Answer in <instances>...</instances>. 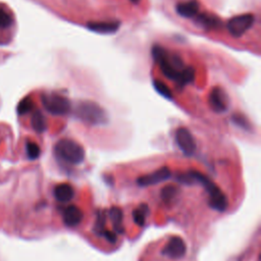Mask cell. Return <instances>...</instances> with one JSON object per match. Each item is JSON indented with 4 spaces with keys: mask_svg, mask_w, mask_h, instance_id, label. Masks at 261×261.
Segmentation results:
<instances>
[{
    "mask_svg": "<svg viewBox=\"0 0 261 261\" xmlns=\"http://www.w3.org/2000/svg\"><path fill=\"white\" fill-rule=\"evenodd\" d=\"M151 53L153 59L160 66L162 73L167 79L176 82L179 86H185L186 66L179 55L171 53L159 45H154Z\"/></svg>",
    "mask_w": 261,
    "mask_h": 261,
    "instance_id": "6da1fadb",
    "label": "cell"
},
{
    "mask_svg": "<svg viewBox=\"0 0 261 261\" xmlns=\"http://www.w3.org/2000/svg\"><path fill=\"white\" fill-rule=\"evenodd\" d=\"M189 173L193 179V182H199L205 188L209 196L208 204L211 208L219 212H222L227 208V199L225 195L209 177L196 170H192Z\"/></svg>",
    "mask_w": 261,
    "mask_h": 261,
    "instance_id": "7a4b0ae2",
    "label": "cell"
},
{
    "mask_svg": "<svg viewBox=\"0 0 261 261\" xmlns=\"http://www.w3.org/2000/svg\"><path fill=\"white\" fill-rule=\"evenodd\" d=\"M56 157L69 164H80L85 159L84 148L73 140L61 139L54 146Z\"/></svg>",
    "mask_w": 261,
    "mask_h": 261,
    "instance_id": "3957f363",
    "label": "cell"
},
{
    "mask_svg": "<svg viewBox=\"0 0 261 261\" xmlns=\"http://www.w3.org/2000/svg\"><path fill=\"white\" fill-rule=\"evenodd\" d=\"M75 116L89 124H104L107 122V115L104 109L93 101L80 102L74 110Z\"/></svg>",
    "mask_w": 261,
    "mask_h": 261,
    "instance_id": "277c9868",
    "label": "cell"
},
{
    "mask_svg": "<svg viewBox=\"0 0 261 261\" xmlns=\"http://www.w3.org/2000/svg\"><path fill=\"white\" fill-rule=\"evenodd\" d=\"M44 108L53 115H63L69 112L71 108L70 101L59 94H43L41 97Z\"/></svg>",
    "mask_w": 261,
    "mask_h": 261,
    "instance_id": "5b68a950",
    "label": "cell"
},
{
    "mask_svg": "<svg viewBox=\"0 0 261 261\" xmlns=\"http://www.w3.org/2000/svg\"><path fill=\"white\" fill-rule=\"evenodd\" d=\"M254 21L255 16L252 13L236 15L227 21V31L232 37H241L253 25Z\"/></svg>",
    "mask_w": 261,
    "mask_h": 261,
    "instance_id": "8992f818",
    "label": "cell"
},
{
    "mask_svg": "<svg viewBox=\"0 0 261 261\" xmlns=\"http://www.w3.org/2000/svg\"><path fill=\"white\" fill-rule=\"evenodd\" d=\"M175 142L186 156H192L196 151V142L187 127H178L175 132Z\"/></svg>",
    "mask_w": 261,
    "mask_h": 261,
    "instance_id": "52a82bcc",
    "label": "cell"
},
{
    "mask_svg": "<svg viewBox=\"0 0 261 261\" xmlns=\"http://www.w3.org/2000/svg\"><path fill=\"white\" fill-rule=\"evenodd\" d=\"M171 175V171L167 166H162L159 169L142 175L137 179V184L141 187H147V186H152V185H156L159 184L161 181H164L166 179H168Z\"/></svg>",
    "mask_w": 261,
    "mask_h": 261,
    "instance_id": "ba28073f",
    "label": "cell"
},
{
    "mask_svg": "<svg viewBox=\"0 0 261 261\" xmlns=\"http://www.w3.org/2000/svg\"><path fill=\"white\" fill-rule=\"evenodd\" d=\"M187 246L180 237H172L162 250V254L172 259H178L185 256Z\"/></svg>",
    "mask_w": 261,
    "mask_h": 261,
    "instance_id": "9c48e42d",
    "label": "cell"
},
{
    "mask_svg": "<svg viewBox=\"0 0 261 261\" xmlns=\"http://www.w3.org/2000/svg\"><path fill=\"white\" fill-rule=\"evenodd\" d=\"M209 104L213 111L217 113L224 112L228 108V97L221 88L215 87L209 95Z\"/></svg>",
    "mask_w": 261,
    "mask_h": 261,
    "instance_id": "30bf717a",
    "label": "cell"
},
{
    "mask_svg": "<svg viewBox=\"0 0 261 261\" xmlns=\"http://www.w3.org/2000/svg\"><path fill=\"white\" fill-rule=\"evenodd\" d=\"M83 212L82 210L75 205L66 206L62 212V219L66 226L74 227L79 225L83 219Z\"/></svg>",
    "mask_w": 261,
    "mask_h": 261,
    "instance_id": "8fae6325",
    "label": "cell"
},
{
    "mask_svg": "<svg viewBox=\"0 0 261 261\" xmlns=\"http://www.w3.org/2000/svg\"><path fill=\"white\" fill-rule=\"evenodd\" d=\"M199 9H200V3L198 0L184 1L176 4V7H175L177 14L186 18H191L196 16L199 13Z\"/></svg>",
    "mask_w": 261,
    "mask_h": 261,
    "instance_id": "7c38bea8",
    "label": "cell"
},
{
    "mask_svg": "<svg viewBox=\"0 0 261 261\" xmlns=\"http://www.w3.org/2000/svg\"><path fill=\"white\" fill-rule=\"evenodd\" d=\"M120 25L119 21L110 20V21H90L87 23V27L90 31L99 33V34H112L118 30Z\"/></svg>",
    "mask_w": 261,
    "mask_h": 261,
    "instance_id": "4fadbf2b",
    "label": "cell"
},
{
    "mask_svg": "<svg viewBox=\"0 0 261 261\" xmlns=\"http://www.w3.org/2000/svg\"><path fill=\"white\" fill-rule=\"evenodd\" d=\"M196 21L200 27L205 30H216L219 29L221 25V19L217 15L209 12H203L201 14H198Z\"/></svg>",
    "mask_w": 261,
    "mask_h": 261,
    "instance_id": "5bb4252c",
    "label": "cell"
},
{
    "mask_svg": "<svg viewBox=\"0 0 261 261\" xmlns=\"http://www.w3.org/2000/svg\"><path fill=\"white\" fill-rule=\"evenodd\" d=\"M54 198L60 203L69 202L74 196V190L69 184H60L53 191Z\"/></svg>",
    "mask_w": 261,
    "mask_h": 261,
    "instance_id": "9a60e30c",
    "label": "cell"
},
{
    "mask_svg": "<svg viewBox=\"0 0 261 261\" xmlns=\"http://www.w3.org/2000/svg\"><path fill=\"white\" fill-rule=\"evenodd\" d=\"M108 212H109V217L111 219L114 230L118 233H122L124 231V229H123V225H122L123 214H122L121 209L119 207L113 206L109 209Z\"/></svg>",
    "mask_w": 261,
    "mask_h": 261,
    "instance_id": "2e32d148",
    "label": "cell"
},
{
    "mask_svg": "<svg viewBox=\"0 0 261 261\" xmlns=\"http://www.w3.org/2000/svg\"><path fill=\"white\" fill-rule=\"evenodd\" d=\"M32 126L37 133H43L47 128V122L45 116L42 114L41 111L36 110L32 115Z\"/></svg>",
    "mask_w": 261,
    "mask_h": 261,
    "instance_id": "e0dca14e",
    "label": "cell"
},
{
    "mask_svg": "<svg viewBox=\"0 0 261 261\" xmlns=\"http://www.w3.org/2000/svg\"><path fill=\"white\" fill-rule=\"evenodd\" d=\"M149 213V207L147 204H141L138 208H136L133 212V218L136 224L139 226H143L146 222V216Z\"/></svg>",
    "mask_w": 261,
    "mask_h": 261,
    "instance_id": "ac0fdd59",
    "label": "cell"
},
{
    "mask_svg": "<svg viewBox=\"0 0 261 261\" xmlns=\"http://www.w3.org/2000/svg\"><path fill=\"white\" fill-rule=\"evenodd\" d=\"M178 189L174 186H166L161 190V198L165 202L172 201L178 194Z\"/></svg>",
    "mask_w": 261,
    "mask_h": 261,
    "instance_id": "d6986e66",
    "label": "cell"
},
{
    "mask_svg": "<svg viewBox=\"0 0 261 261\" xmlns=\"http://www.w3.org/2000/svg\"><path fill=\"white\" fill-rule=\"evenodd\" d=\"M34 108V102L31 99V97H25L20 100V102L17 105V112L19 114H25L30 112Z\"/></svg>",
    "mask_w": 261,
    "mask_h": 261,
    "instance_id": "ffe728a7",
    "label": "cell"
},
{
    "mask_svg": "<svg viewBox=\"0 0 261 261\" xmlns=\"http://www.w3.org/2000/svg\"><path fill=\"white\" fill-rule=\"evenodd\" d=\"M25 151H27V155L31 160H35L37 159L40 154H41V150L40 147L34 143V142H28L25 144Z\"/></svg>",
    "mask_w": 261,
    "mask_h": 261,
    "instance_id": "44dd1931",
    "label": "cell"
},
{
    "mask_svg": "<svg viewBox=\"0 0 261 261\" xmlns=\"http://www.w3.org/2000/svg\"><path fill=\"white\" fill-rule=\"evenodd\" d=\"M153 86H154V88L156 89V91H157L160 95H162L163 97H165V98H167V99H171V98H172L171 91H170L169 88H168L165 84H163L162 82L156 80V81L153 82Z\"/></svg>",
    "mask_w": 261,
    "mask_h": 261,
    "instance_id": "7402d4cb",
    "label": "cell"
},
{
    "mask_svg": "<svg viewBox=\"0 0 261 261\" xmlns=\"http://www.w3.org/2000/svg\"><path fill=\"white\" fill-rule=\"evenodd\" d=\"M11 23H12V18L10 16V14L0 8V28L6 29V28L10 27Z\"/></svg>",
    "mask_w": 261,
    "mask_h": 261,
    "instance_id": "603a6c76",
    "label": "cell"
},
{
    "mask_svg": "<svg viewBox=\"0 0 261 261\" xmlns=\"http://www.w3.org/2000/svg\"><path fill=\"white\" fill-rule=\"evenodd\" d=\"M105 217L102 213H99L98 214V217H97V220H96V223H95V226H94V230L96 231L97 234L101 236V233L105 230Z\"/></svg>",
    "mask_w": 261,
    "mask_h": 261,
    "instance_id": "cb8c5ba5",
    "label": "cell"
},
{
    "mask_svg": "<svg viewBox=\"0 0 261 261\" xmlns=\"http://www.w3.org/2000/svg\"><path fill=\"white\" fill-rule=\"evenodd\" d=\"M232 121L238 124L239 126L243 127V128H248L249 127V122L247 121V119L240 114H233L232 115Z\"/></svg>",
    "mask_w": 261,
    "mask_h": 261,
    "instance_id": "d4e9b609",
    "label": "cell"
},
{
    "mask_svg": "<svg viewBox=\"0 0 261 261\" xmlns=\"http://www.w3.org/2000/svg\"><path fill=\"white\" fill-rule=\"evenodd\" d=\"M101 236H103L110 244H115V243L117 242V237H116V234H115L114 231H110V230L105 229V230L101 233Z\"/></svg>",
    "mask_w": 261,
    "mask_h": 261,
    "instance_id": "484cf974",
    "label": "cell"
},
{
    "mask_svg": "<svg viewBox=\"0 0 261 261\" xmlns=\"http://www.w3.org/2000/svg\"><path fill=\"white\" fill-rule=\"evenodd\" d=\"M132 3H134V4H137V3H139L140 2V0H129Z\"/></svg>",
    "mask_w": 261,
    "mask_h": 261,
    "instance_id": "4316f807",
    "label": "cell"
}]
</instances>
